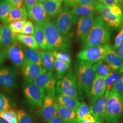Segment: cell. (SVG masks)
<instances>
[{
  "instance_id": "12",
  "label": "cell",
  "mask_w": 123,
  "mask_h": 123,
  "mask_svg": "<svg viewBox=\"0 0 123 123\" xmlns=\"http://www.w3.org/2000/svg\"><path fill=\"white\" fill-rule=\"evenodd\" d=\"M95 14L79 18L77 21L76 35L78 40L82 43L92 27L95 17Z\"/></svg>"
},
{
  "instance_id": "15",
  "label": "cell",
  "mask_w": 123,
  "mask_h": 123,
  "mask_svg": "<svg viewBox=\"0 0 123 123\" xmlns=\"http://www.w3.org/2000/svg\"><path fill=\"white\" fill-rule=\"evenodd\" d=\"M21 67L24 79L28 82H33L40 75L47 72L44 67L38 66L26 59Z\"/></svg>"
},
{
  "instance_id": "17",
  "label": "cell",
  "mask_w": 123,
  "mask_h": 123,
  "mask_svg": "<svg viewBox=\"0 0 123 123\" xmlns=\"http://www.w3.org/2000/svg\"><path fill=\"white\" fill-rule=\"evenodd\" d=\"M7 56L17 67H22L25 60L22 47L18 42L13 43L7 49Z\"/></svg>"
},
{
  "instance_id": "41",
  "label": "cell",
  "mask_w": 123,
  "mask_h": 123,
  "mask_svg": "<svg viewBox=\"0 0 123 123\" xmlns=\"http://www.w3.org/2000/svg\"><path fill=\"white\" fill-rule=\"evenodd\" d=\"M111 91L118 92L123 96V73L115 83Z\"/></svg>"
},
{
  "instance_id": "4",
  "label": "cell",
  "mask_w": 123,
  "mask_h": 123,
  "mask_svg": "<svg viewBox=\"0 0 123 123\" xmlns=\"http://www.w3.org/2000/svg\"><path fill=\"white\" fill-rule=\"evenodd\" d=\"M123 116V96L111 91L106 107L105 123H118Z\"/></svg>"
},
{
  "instance_id": "59",
  "label": "cell",
  "mask_w": 123,
  "mask_h": 123,
  "mask_svg": "<svg viewBox=\"0 0 123 123\" xmlns=\"http://www.w3.org/2000/svg\"></svg>"
},
{
  "instance_id": "25",
  "label": "cell",
  "mask_w": 123,
  "mask_h": 123,
  "mask_svg": "<svg viewBox=\"0 0 123 123\" xmlns=\"http://www.w3.org/2000/svg\"><path fill=\"white\" fill-rule=\"evenodd\" d=\"M27 17V11L24 4L20 7L12 6L9 14L8 24L16 21L26 20Z\"/></svg>"
},
{
  "instance_id": "9",
  "label": "cell",
  "mask_w": 123,
  "mask_h": 123,
  "mask_svg": "<svg viewBox=\"0 0 123 123\" xmlns=\"http://www.w3.org/2000/svg\"><path fill=\"white\" fill-rule=\"evenodd\" d=\"M58 106L54 96H47L44 98L42 107L37 111L36 115L42 121L48 122L57 116Z\"/></svg>"
},
{
  "instance_id": "21",
  "label": "cell",
  "mask_w": 123,
  "mask_h": 123,
  "mask_svg": "<svg viewBox=\"0 0 123 123\" xmlns=\"http://www.w3.org/2000/svg\"><path fill=\"white\" fill-rule=\"evenodd\" d=\"M44 10L49 18L57 17L62 9V2L47 0L43 4Z\"/></svg>"
},
{
  "instance_id": "24",
  "label": "cell",
  "mask_w": 123,
  "mask_h": 123,
  "mask_svg": "<svg viewBox=\"0 0 123 123\" xmlns=\"http://www.w3.org/2000/svg\"><path fill=\"white\" fill-rule=\"evenodd\" d=\"M58 105L75 111L80 104L78 99L58 94L56 99Z\"/></svg>"
},
{
  "instance_id": "48",
  "label": "cell",
  "mask_w": 123,
  "mask_h": 123,
  "mask_svg": "<svg viewBox=\"0 0 123 123\" xmlns=\"http://www.w3.org/2000/svg\"><path fill=\"white\" fill-rule=\"evenodd\" d=\"M115 52L123 61V42L116 48H113Z\"/></svg>"
},
{
  "instance_id": "57",
  "label": "cell",
  "mask_w": 123,
  "mask_h": 123,
  "mask_svg": "<svg viewBox=\"0 0 123 123\" xmlns=\"http://www.w3.org/2000/svg\"><path fill=\"white\" fill-rule=\"evenodd\" d=\"M96 123H105V122H99V121H97Z\"/></svg>"
},
{
  "instance_id": "5",
  "label": "cell",
  "mask_w": 123,
  "mask_h": 123,
  "mask_svg": "<svg viewBox=\"0 0 123 123\" xmlns=\"http://www.w3.org/2000/svg\"><path fill=\"white\" fill-rule=\"evenodd\" d=\"M56 91L58 94L79 99L77 79L73 69H69L61 79L57 81Z\"/></svg>"
},
{
  "instance_id": "14",
  "label": "cell",
  "mask_w": 123,
  "mask_h": 123,
  "mask_svg": "<svg viewBox=\"0 0 123 123\" xmlns=\"http://www.w3.org/2000/svg\"><path fill=\"white\" fill-rule=\"evenodd\" d=\"M106 78L95 74L88 96L89 105L92 104L106 92Z\"/></svg>"
},
{
  "instance_id": "37",
  "label": "cell",
  "mask_w": 123,
  "mask_h": 123,
  "mask_svg": "<svg viewBox=\"0 0 123 123\" xmlns=\"http://www.w3.org/2000/svg\"><path fill=\"white\" fill-rule=\"evenodd\" d=\"M49 51L56 59L71 64L72 59L68 53L62 51Z\"/></svg>"
},
{
  "instance_id": "40",
  "label": "cell",
  "mask_w": 123,
  "mask_h": 123,
  "mask_svg": "<svg viewBox=\"0 0 123 123\" xmlns=\"http://www.w3.org/2000/svg\"><path fill=\"white\" fill-rule=\"evenodd\" d=\"M34 31L35 27L33 23L31 21H27L22 27V29L19 34L33 36Z\"/></svg>"
},
{
  "instance_id": "54",
  "label": "cell",
  "mask_w": 123,
  "mask_h": 123,
  "mask_svg": "<svg viewBox=\"0 0 123 123\" xmlns=\"http://www.w3.org/2000/svg\"><path fill=\"white\" fill-rule=\"evenodd\" d=\"M52 1H57V2H62L64 0H51Z\"/></svg>"
},
{
  "instance_id": "3",
  "label": "cell",
  "mask_w": 123,
  "mask_h": 123,
  "mask_svg": "<svg viewBox=\"0 0 123 123\" xmlns=\"http://www.w3.org/2000/svg\"><path fill=\"white\" fill-rule=\"evenodd\" d=\"M111 36V29L99 15L95 17L93 26L83 43V49L108 43Z\"/></svg>"
},
{
  "instance_id": "11",
  "label": "cell",
  "mask_w": 123,
  "mask_h": 123,
  "mask_svg": "<svg viewBox=\"0 0 123 123\" xmlns=\"http://www.w3.org/2000/svg\"><path fill=\"white\" fill-rule=\"evenodd\" d=\"M33 83L39 88L44 97L47 96H54L56 92L57 81L53 72H46L36 79Z\"/></svg>"
},
{
  "instance_id": "18",
  "label": "cell",
  "mask_w": 123,
  "mask_h": 123,
  "mask_svg": "<svg viewBox=\"0 0 123 123\" xmlns=\"http://www.w3.org/2000/svg\"><path fill=\"white\" fill-rule=\"evenodd\" d=\"M103 60L110 66L112 70L118 71L123 73V61L110 45Z\"/></svg>"
},
{
  "instance_id": "23",
  "label": "cell",
  "mask_w": 123,
  "mask_h": 123,
  "mask_svg": "<svg viewBox=\"0 0 123 123\" xmlns=\"http://www.w3.org/2000/svg\"><path fill=\"white\" fill-rule=\"evenodd\" d=\"M57 116L64 123H77V115L75 111L70 109L59 106L57 110Z\"/></svg>"
},
{
  "instance_id": "47",
  "label": "cell",
  "mask_w": 123,
  "mask_h": 123,
  "mask_svg": "<svg viewBox=\"0 0 123 123\" xmlns=\"http://www.w3.org/2000/svg\"><path fill=\"white\" fill-rule=\"evenodd\" d=\"M7 50L0 47V66L7 57Z\"/></svg>"
},
{
  "instance_id": "58",
  "label": "cell",
  "mask_w": 123,
  "mask_h": 123,
  "mask_svg": "<svg viewBox=\"0 0 123 123\" xmlns=\"http://www.w3.org/2000/svg\"><path fill=\"white\" fill-rule=\"evenodd\" d=\"M2 0V1H5V0Z\"/></svg>"
},
{
  "instance_id": "7",
  "label": "cell",
  "mask_w": 123,
  "mask_h": 123,
  "mask_svg": "<svg viewBox=\"0 0 123 123\" xmlns=\"http://www.w3.org/2000/svg\"><path fill=\"white\" fill-rule=\"evenodd\" d=\"M110 44L106 43L83 49L77 54L78 60L96 63L103 60L105 56Z\"/></svg>"
},
{
  "instance_id": "1",
  "label": "cell",
  "mask_w": 123,
  "mask_h": 123,
  "mask_svg": "<svg viewBox=\"0 0 123 123\" xmlns=\"http://www.w3.org/2000/svg\"><path fill=\"white\" fill-rule=\"evenodd\" d=\"M42 26L47 39L48 50L50 51L71 52L69 38L63 35L58 30L56 23L50 18L43 23Z\"/></svg>"
},
{
  "instance_id": "30",
  "label": "cell",
  "mask_w": 123,
  "mask_h": 123,
  "mask_svg": "<svg viewBox=\"0 0 123 123\" xmlns=\"http://www.w3.org/2000/svg\"><path fill=\"white\" fill-rule=\"evenodd\" d=\"M93 69L95 74L106 78L110 74L112 69L110 66L103 60L94 63Z\"/></svg>"
},
{
  "instance_id": "26",
  "label": "cell",
  "mask_w": 123,
  "mask_h": 123,
  "mask_svg": "<svg viewBox=\"0 0 123 123\" xmlns=\"http://www.w3.org/2000/svg\"><path fill=\"white\" fill-rule=\"evenodd\" d=\"M17 38L18 42L27 48L34 50L40 49L39 46L33 36L18 34Z\"/></svg>"
},
{
  "instance_id": "45",
  "label": "cell",
  "mask_w": 123,
  "mask_h": 123,
  "mask_svg": "<svg viewBox=\"0 0 123 123\" xmlns=\"http://www.w3.org/2000/svg\"><path fill=\"white\" fill-rule=\"evenodd\" d=\"M38 2V0H24V5L27 11L30 9Z\"/></svg>"
},
{
  "instance_id": "29",
  "label": "cell",
  "mask_w": 123,
  "mask_h": 123,
  "mask_svg": "<svg viewBox=\"0 0 123 123\" xmlns=\"http://www.w3.org/2000/svg\"><path fill=\"white\" fill-rule=\"evenodd\" d=\"M22 48L26 60L35 63L38 66H43L39 52L37 50L28 49L25 47H22Z\"/></svg>"
},
{
  "instance_id": "55",
  "label": "cell",
  "mask_w": 123,
  "mask_h": 123,
  "mask_svg": "<svg viewBox=\"0 0 123 123\" xmlns=\"http://www.w3.org/2000/svg\"><path fill=\"white\" fill-rule=\"evenodd\" d=\"M118 123H123V118H122Z\"/></svg>"
},
{
  "instance_id": "13",
  "label": "cell",
  "mask_w": 123,
  "mask_h": 123,
  "mask_svg": "<svg viewBox=\"0 0 123 123\" xmlns=\"http://www.w3.org/2000/svg\"><path fill=\"white\" fill-rule=\"evenodd\" d=\"M0 85L6 89H13L17 85L16 71L8 66L0 67Z\"/></svg>"
},
{
  "instance_id": "32",
  "label": "cell",
  "mask_w": 123,
  "mask_h": 123,
  "mask_svg": "<svg viewBox=\"0 0 123 123\" xmlns=\"http://www.w3.org/2000/svg\"><path fill=\"white\" fill-rule=\"evenodd\" d=\"M12 7L8 3L0 0V21L3 24H8L9 14Z\"/></svg>"
},
{
  "instance_id": "28",
  "label": "cell",
  "mask_w": 123,
  "mask_h": 123,
  "mask_svg": "<svg viewBox=\"0 0 123 123\" xmlns=\"http://www.w3.org/2000/svg\"><path fill=\"white\" fill-rule=\"evenodd\" d=\"M71 64L59 61L55 59L54 61V69L55 78L58 80L61 79L70 69Z\"/></svg>"
},
{
  "instance_id": "19",
  "label": "cell",
  "mask_w": 123,
  "mask_h": 123,
  "mask_svg": "<svg viewBox=\"0 0 123 123\" xmlns=\"http://www.w3.org/2000/svg\"><path fill=\"white\" fill-rule=\"evenodd\" d=\"M27 14L28 17L34 24L41 25L49 19L44 10L43 4L39 2L27 11Z\"/></svg>"
},
{
  "instance_id": "36",
  "label": "cell",
  "mask_w": 123,
  "mask_h": 123,
  "mask_svg": "<svg viewBox=\"0 0 123 123\" xmlns=\"http://www.w3.org/2000/svg\"><path fill=\"white\" fill-rule=\"evenodd\" d=\"M77 115V122L81 120L84 116L90 112V109L88 105L85 102L80 103L79 105L75 110Z\"/></svg>"
},
{
  "instance_id": "49",
  "label": "cell",
  "mask_w": 123,
  "mask_h": 123,
  "mask_svg": "<svg viewBox=\"0 0 123 123\" xmlns=\"http://www.w3.org/2000/svg\"><path fill=\"white\" fill-rule=\"evenodd\" d=\"M64 1L67 6L73 7L78 4L79 0H64Z\"/></svg>"
},
{
  "instance_id": "27",
  "label": "cell",
  "mask_w": 123,
  "mask_h": 123,
  "mask_svg": "<svg viewBox=\"0 0 123 123\" xmlns=\"http://www.w3.org/2000/svg\"><path fill=\"white\" fill-rule=\"evenodd\" d=\"M34 24L35 31L33 36L36 41L39 45L40 49L44 51H47L48 44L43 29L41 25L37 24Z\"/></svg>"
},
{
  "instance_id": "20",
  "label": "cell",
  "mask_w": 123,
  "mask_h": 123,
  "mask_svg": "<svg viewBox=\"0 0 123 123\" xmlns=\"http://www.w3.org/2000/svg\"><path fill=\"white\" fill-rule=\"evenodd\" d=\"M1 34L0 47L7 50L13 43L18 42L17 36L18 34L13 33L7 24L0 25Z\"/></svg>"
},
{
  "instance_id": "39",
  "label": "cell",
  "mask_w": 123,
  "mask_h": 123,
  "mask_svg": "<svg viewBox=\"0 0 123 123\" xmlns=\"http://www.w3.org/2000/svg\"><path fill=\"white\" fill-rule=\"evenodd\" d=\"M11 108L9 98L0 92V113L6 111Z\"/></svg>"
},
{
  "instance_id": "52",
  "label": "cell",
  "mask_w": 123,
  "mask_h": 123,
  "mask_svg": "<svg viewBox=\"0 0 123 123\" xmlns=\"http://www.w3.org/2000/svg\"><path fill=\"white\" fill-rule=\"evenodd\" d=\"M0 123H8L4 119L0 118Z\"/></svg>"
},
{
  "instance_id": "31",
  "label": "cell",
  "mask_w": 123,
  "mask_h": 123,
  "mask_svg": "<svg viewBox=\"0 0 123 123\" xmlns=\"http://www.w3.org/2000/svg\"><path fill=\"white\" fill-rule=\"evenodd\" d=\"M39 53L43 62V66L47 72H53L54 69V57L49 51L40 52Z\"/></svg>"
},
{
  "instance_id": "38",
  "label": "cell",
  "mask_w": 123,
  "mask_h": 123,
  "mask_svg": "<svg viewBox=\"0 0 123 123\" xmlns=\"http://www.w3.org/2000/svg\"><path fill=\"white\" fill-rule=\"evenodd\" d=\"M26 19L16 21L10 23L8 26L12 33L15 34H19L22 30V27L26 23Z\"/></svg>"
},
{
  "instance_id": "33",
  "label": "cell",
  "mask_w": 123,
  "mask_h": 123,
  "mask_svg": "<svg viewBox=\"0 0 123 123\" xmlns=\"http://www.w3.org/2000/svg\"><path fill=\"white\" fill-rule=\"evenodd\" d=\"M122 74L118 71H113L111 72L105 79L106 91L110 92L113 88L114 84Z\"/></svg>"
},
{
  "instance_id": "42",
  "label": "cell",
  "mask_w": 123,
  "mask_h": 123,
  "mask_svg": "<svg viewBox=\"0 0 123 123\" xmlns=\"http://www.w3.org/2000/svg\"><path fill=\"white\" fill-rule=\"evenodd\" d=\"M98 1L107 6L117 5L123 9V0H98Z\"/></svg>"
},
{
  "instance_id": "8",
  "label": "cell",
  "mask_w": 123,
  "mask_h": 123,
  "mask_svg": "<svg viewBox=\"0 0 123 123\" xmlns=\"http://www.w3.org/2000/svg\"><path fill=\"white\" fill-rule=\"evenodd\" d=\"M96 11L100 14L104 21L112 30L119 31L123 24V17L116 15L109 6L98 2L95 6Z\"/></svg>"
},
{
  "instance_id": "22",
  "label": "cell",
  "mask_w": 123,
  "mask_h": 123,
  "mask_svg": "<svg viewBox=\"0 0 123 123\" xmlns=\"http://www.w3.org/2000/svg\"><path fill=\"white\" fill-rule=\"evenodd\" d=\"M71 12L77 21L79 18L95 13L96 10L95 6L77 4L73 7Z\"/></svg>"
},
{
  "instance_id": "10",
  "label": "cell",
  "mask_w": 123,
  "mask_h": 123,
  "mask_svg": "<svg viewBox=\"0 0 123 123\" xmlns=\"http://www.w3.org/2000/svg\"><path fill=\"white\" fill-rule=\"evenodd\" d=\"M23 92L29 104L35 108H41L44 100V96L33 82H26L23 84Z\"/></svg>"
},
{
  "instance_id": "43",
  "label": "cell",
  "mask_w": 123,
  "mask_h": 123,
  "mask_svg": "<svg viewBox=\"0 0 123 123\" xmlns=\"http://www.w3.org/2000/svg\"><path fill=\"white\" fill-rule=\"evenodd\" d=\"M123 42V25L119 30V33L116 35L114 39V44L112 46L113 48H116Z\"/></svg>"
},
{
  "instance_id": "46",
  "label": "cell",
  "mask_w": 123,
  "mask_h": 123,
  "mask_svg": "<svg viewBox=\"0 0 123 123\" xmlns=\"http://www.w3.org/2000/svg\"><path fill=\"white\" fill-rule=\"evenodd\" d=\"M98 2V0H79L78 4L83 6H95Z\"/></svg>"
},
{
  "instance_id": "50",
  "label": "cell",
  "mask_w": 123,
  "mask_h": 123,
  "mask_svg": "<svg viewBox=\"0 0 123 123\" xmlns=\"http://www.w3.org/2000/svg\"><path fill=\"white\" fill-rule=\"evenodd\" d=\"M47 123H64L58 116H57L50 120Z\"/></svg>"
},
{
  "instance_id": "6",
  "label": "cell",
  "mask_w": 123,
  "mask_h": 123,
  "mask_svg": "<svg viewBox=\"0 0 123 123\" xmlns=\"http://www.w3.org/2000/svg\"><path fill=\"white\" fill-rule=\"evenodd\" d=\"M76 22L70 9L68 6H65L62 8L61 12L57 15L55 23L62 34L69 38Z\"/></svg>"
},
{
  "instance_id": "16",
  "label": "cell",
  "mask_w": 123,
  "mask_h": 123,
  "mask_svg": "<svg viewBox=\"0 0 123 123\" xmlns=\"http://www.w3.org/2000/svg\"><path fill=\"white\" fill-rule=\"evenodd\" d=\"M109 93V92L106 91L100 98L90 105V112L96 121L105 122L106 107Z\"/></svg>"
},
{
  "instance_id": "35",
  "label": "cell",
  "mask_w": 123,
  "mask_h": 123,
  "mask_svg": "<svg viewBox=\"0 0 123 123\" xmlns=\"http://www.w3.org/2000/svg\"><path fill=\"white\" fill-rule=\"evenodd\" d=\"M0 118L4 119L8 123H18L17 112L12 108L0 113Z\"/></svg>"
},
{
  "instance_id": "44",
  "label": "cell",
  "mask_w": 123,
  "mask_h": 123,
  "mask_svg": "<svg viewBox=\"0 0 123 123\" xmlns=\"http://www.w3.org/2000/svg\"><path fill=\"white\" fill-rule=\"evenodd\" d=\"M6 2L11 5L13 7H20L24 3V0H5Z\"/></svg>"
},
{
  "instance_id": "56",
  "label": "cell",
  "mask_w": 123,
  "mask_h": 123,
  "mask_svg": "<svg viewBox=\"0 0 123 123\" xmlns=\"http://www.w3.org/2000/svg\"><path fill=\"white\" fill-rule=\"evenodd\" d=\"M0 43H1V34H0Z\"/></svg>"
},
{
  "instance_id": "51",
  "label": "cell",
  "mask_w": 123,
  "mask_h": 123,
  "mask_svg": "<svg viewBox=\"0 0 123 123\" xmlns=\"http://www.w3.org/2000/svg\"><path fill=\"white\" fill-rule=\"evenodd\" d=\"M77 123H93L92 122H90L89 121H88L87 120H81L77 122Z\"/></svg>"
},
{
  "instance_id": "2",
  "label": "cell",
  "mask_w": 123,
  "mask_h": 123,
  "mask_svg": "<svg viewBox=\"0 0 123 123\" xmlns=\"http://www.w3.org/2000/svg\"><path fill=\"white\" fill-rule=\"evenodd\" d=\"M92 62L78 60L75 63V73L77 79L79 98H88L95 74Z\"/></svg>"
},
{
  "instance_id": "34",
  "label": "cell",
  "mask_w": 123,
  "mask_h": 123,
  "mask_svg": "<svg viewBox=\"0 0 123 123\" xmlns=\"http://www.w3.org/2000/svg\"><path fill=\"white\" fill-rule=\"evenodd\" d=\"M18 123H38L34 117L25 110H20L17 111Z\"/></svg>"
},
{
  "instance_id": "53",
  "label": "cell",
  "mask_w": 123,
  "mask_h": 123,
  "mask_svg": "<svg viewBox=\"0 0 123 123\" xmlns=\"http://www.w3.org/2000/svg\"><path fill=\"white\" fill-rule=\"evenodd\" d=\"M47 0H38V2H39L41 4H43L44 2H45V1H46Z\"/></svg>"
}]
</instances>
